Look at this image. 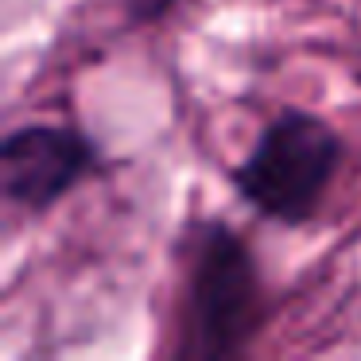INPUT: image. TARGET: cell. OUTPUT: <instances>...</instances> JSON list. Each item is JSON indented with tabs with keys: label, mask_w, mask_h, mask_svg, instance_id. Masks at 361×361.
<instances>
[{
	"label": "cell",
	"mask_w": 361,
	"mask_h": 361,
	"mask_svg": "<svg viewBox=\"0 0 361 361\" xmlns=\"http://www.w3.org/2000/svg\"><path fill=\"white\" fill-rule=\"evenodd\" d=\"M187 353L229 357L260 326V280L252 257L226 226L210 229L190 272Z\"/></svg>",
	"instance_id": "7a4b0ae2"
},
{
	"label": "cell",
	"mask_w": 361,
	"mask_h": 361,
	"mask_svg": "<svg viewBox=\"0 0 361 361\" xmlns=\"http://www.w3.org/2000/svg\"><path fill=\"white\" fill-rule=\"evenodd\" d=\"M94 164V148L74 128L27 125L0 148V179L4 195L27 210H47L63 198Z\"/></svg>",
	"instance_id": "3957f363"
},
{
	"label": "cell",
	"mask_w": 361,
	"mask_h": 361,
	"mask_svg": "<svg viewBox=\"0 0 361 361\" xmlns=\"http://www.w3.org/2000/svg\"><path fill=\"white\" fill-rule=\"evenodd\" d=\"M338 159L342 140L334 128L311 113L291 109L260 133L257 148L233 171V183L260 214L276 221H303L322 202Z\"/></svg>",
	"instance_id": "6da1fadb"
},
{
	"label": "cell",
	"mask_w": 361,
	"mask_h": 361,
	"mask_svg": "<svg viewBox=\"0 0 361 361\" xmlns=\"http://www.w3.org/2000/svg\"><path fill=\"white\" fill-rule=\"evenodd\" d=\"M171 8V0H128V16L133 20H159Z\"/></svg>",
	"instance_id": "277c9868"
}]
</instances>
